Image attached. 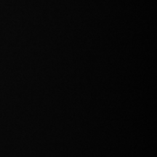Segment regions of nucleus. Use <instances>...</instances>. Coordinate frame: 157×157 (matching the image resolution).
I'll return each mask as SVG.
<instances>
[]
</instances>
